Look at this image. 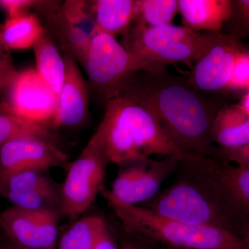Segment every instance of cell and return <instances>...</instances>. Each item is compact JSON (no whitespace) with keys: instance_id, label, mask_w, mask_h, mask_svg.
Here are the masks:
<instances>
[{"instance_id":"6da1fadb","label":"cell","mask_w":249,"mask_h":249,"mask_svg":"<svg viewBox=\"0 0 249 249\" xmlns=\"http://www.w3.org/2000/svg\"><path fill=\"white\" fill-rule=\"evenodd\" d=\"M121 91L145 106L181 150L217 160L211 129L219 103L188 79L155 64L134 73Z\"/></svg>"},{"instance_id":"7a4b0ae2","label":"cell","mask_w":249,"mask_h":249,"mask_svg":"<svg viewBox=\"0 0 249 249\" xmlns=\"http://www.w3.org/2000/svg\"><path fill=\"white\" fill-rule=\"evenodd\" d=\"M214 160L196 154L180 160L173 182L140 206L163 217L241 236L242 227L214 175Z\"/></svg>"},{"instance_id":"3957f363","label":"cell","mask_w":249,"mask_h":249,"mask_svg":"<svg viewBox=\"0 0 249 249\" xmlns=\"http://www.w3.org/2000/svg\"><path fill=\"white\" fill-rule=\"evenodd\" d=\"M99 125L109 162L120 167L148 160L152 155L175 156L182 160L192 154L181 150L155 116L123 91L105 103Z\"/></svg>"},{"instance_id":"277c9868","label":"cell","mask_w":249,"mask_h":249,"mask_svg":"<svg viewBox=\"0 0 249 249\" xmlns=\"http://www.w3.org/2000/svg\"><path fill=\"white\" fill-rule=\"evenodd\" d=\"M101 195L127 233L142 236L173 249H249L243 237L226 229L187 224L124 204L103 186Z\"/></svg>"},{"instance_id":"5b68a950","label":"cell","mask_w":249,"mask_h":249,"mask_svg":"<svg viewBox=\"0 0 249 249\" xmlns=\"http://www.w3.org/2000/svg\"><path fill=\"white\" fill-rule=\"evenodd\" d=\"M210 35L211 32L201 34L184 26L148 27L132 23L123 35V45L140 58L166 67L196 61L209 43Z\"/></svg>"},{"instance_id":"8992f818","label":"cell","mask_w":249,"mask_h":249,"mask_svg":"<svg viewBox=\"0 0 249 249\" xmlns=\"http://www.w3.org/2000/svg\"><path fill=\"white\" fill-rule=\"evenodd\" d=\"M109 163L104 134L99 125L79 157L67 168L60 188L61 214L73 222L89 209L104 186Z\"/></svg>"},{"instance_id":"52a82bcc","label":"cell","mask_w":249,"mask_h":249,"mask_svg":"<svg viewBox=\"0 0 249 249\" xmlns=\"http://www.w3.org/2000/svg\"><path fill=\"white\" fill-rule=\"evenodd\" d=\"M154 65L129 52L115 36L98 31L83 67L90 88L106 103L121 92L134 73Z\"/></svg>"},{"instance_id":"ba28073f","label":"cell","mask_w":249,"mask_h":249,"mask_svg":"<svg viewBox=\"0 0 249 249\" xmlns=\"http://www.w3.org/2000/svg\"><path fill=\"white\" fill-rule=\"evenodd\" d=\"M44 15L48 25V29H46L58 41L65 54L83 65L98 31L89 1H59Z\"/></svg>"},{"instance_id":"9c48e42d","label":"cell","mask_w":249,"mask_h":249,"mask_svg":"<svg viewBox=\"0 0 249 249\" xmlns=\"http://www.w3.org/2000/svg\"><path fill=\"white\" fill-rule=\"evenodd\" d=\"M240 37L231 34L211 33L209 43L196 61L188 78L190 84L201 93L227 89L237 55L243 52Z\"/></svg>"},{"instance_id":"30bf717a","label":"cell","mask_w":249,"mask_h":249,"mask_svg":"<svg viewBox=\"0 0 249 249\" xmlns=\"http://www.w3.org/2000/svg\"><path fill=\"white\" fill-rule=\"evenodd\" d=\"M5 93L4 103L10 112L42 127L49 121L53 124L58 101L36 68L18 71Z\"/></svg>"},{"instance_id":"8fae6325","label":"cell","mask_w":249,"mask_h":249,"mask_svg":"<svg viewBox=\"0 0 249 249\" xmlns=\"http://www.w3.org/2000/svg\"><path fill=\"white\" fill-rule=\"evenodd\" d=\"M68 155L55 142L27 136L0 146V178L20 170L68 168Z\"/></svg>"},{"instance_id":"7c38bea8","label":"cell","mask_w":249,"mask_h":249,"mask_svg":"<svg viewBox=\"0 0 249 249\" xmlns=\"http://www.w3.org/2000/svg\"><path fill=\"white\" fill-rule=\"evenodd\" d=\"M65 76L58 100V108L53 122L55 128L80 125L89 112V88L82 76L76 60L64 55Z\"/></svg>"},{"instance_id":"4fadbf2b","label":"cell","mask_w":249,"mask_h":249,"mask_svg":"<svg viewBox=\"0 0 249 249\" xmlns=\"http://www.w3.org/2000/svg\"><path fill=\"white\" fill-rule=\"evenodd\" d=\"M213 170L226 200L243 231L249 222V169L214 160Z\"/></svg>"},{"instance_id":"5bb4252c","label":"cell","mask_w":249,"mask_h":249,"mask_svg":"<svg viewBox=\"0 0 249 249\" xmlns=\"http://www.w3.org/2000/svg\"><path fill=\"white\" fill-rule=\"evenodd\" d=\"M178 4L184 27L196 32H219L233 11L230 0H178Z\"/></svg>"},{"instance_id":"9a60e30c","label":"cell","mask_w":249,"mask_h":249,"mask_svg":"<svg viewBox=\"0 0 249 249\" xmlns=\"http://www.w3.org/2000/svg\"><path fill=\"white\" fill-rule=\"evenodd\" d=\"M213 142L224 150L240 148L249 143V114L238 106L218 109L211 129Z\"/></svg>"},{"instance_id":"2e32d148","label":"cell","mask_w":249,"mask_h":249,"mask_svg":"<svg viewBox=\"0 0 249 249\" xmlns=\"http://www.w3.org/2000/svg\"><path fill=\"white\" fill-rule=\"evenodd\" d=\"M181 159L175 156L157 160L148 159L142 162L137 180L132 188L128 203L139 206L151 200L160 192V186L176 173Z\"/></svg>"},{"instance_id":"e0dca14e","label":"cell","mask_w":249,"mask_h":249,"mask_svg":"<svg viewBox=\"0 0 249 249\" xmlns=\"http://www.w3.org/2000/svg\"><path fill=\"white\" fill-rule=\"evenodd\" d=\"M0 228L14 245L26 249H42L37 211L8 208L0 213Z\"/></svg>"},{"instance_id":"ac0fdd59","label":"cell","mask_w":249,"mask_h":249,"mask_svg":"<svg viewBox=\"0 0 249 249\" xmlns=\"http://www.w3.org/2000/svg\"><path fill=\"white\" fill-rule=\"evenodd\" d=\"M32 48L35 55L36 70L52 90L58 101L65 79V58L60 53L55 38L45 27Z\"/></svg>"},{"instance_id":"d6986e66","label":"cell","mask_w":249,"mask_h":249,"mask_svg":"<svg viewBox=\"0 0 249 249\" xmlns=\"http://www.w3.org/2000/svg\"><path fill=\"white\" fill-rule=\"evenodd\" d=\"M89 4L98 31L123 36L133 23L136 0H95Z\"/></svg>"},{"instance_id":"ffe728a7","label":"cell","mask_w":249,"mask_h":249,"mask_svg":"<svg viewBox=\"0 0 249 249\" xmlns=\"http://www.w3.org/2000/svg\"><path fill=\"white\" fill-rule=\"evenodd\" d=\"M1 29L8 48L22 50L33 47L45 27L37 14L29 12L8 18Z\"/></svg>"},{"instance_id":"44dd1931","label":"cell","mask_w":249,"mask_h":249,"mask_svg":"<svg viewBox=\"0 0 249 249\" xmlns=\"http://www.w3.org/2000/svg\"><path fill=\"white\" fill-rule=\"evenodd\" d=\"M105 219L89 216L77 219L58 240V249H94L100 228Z\"/></svg>"},{"instance_id":"7402d4cb","label":"cell","mask_w":249,"mask_h":249,"mask_svg":"<svg viewBox=\"0 0 249 249\" xmlns=\"http://www.w3.org/2000/svg\"><path fill=\"white\" fill-rule=\"evenodd\" d=\"M178 12L177 0H136L133 23L148 27L168 25Z\"/></svg>"},{"instance_id":"603a6c76","label":"cell","mask_w":249,"mask_h":249,"mask_svg":"<svg viewBox=\"0 0 249 249\" xmlns=\"http://www.w3.org/2000/svg\"><path fill=\"white\" fill-rule=\"evenodd\" d=\"M55 186L47 170H20L0 178V196L5 197L9 195L29 193Z\"/></svg>"},{"instance_id":"cb8c5ba5","label":"cell","mask_w":249,"mask_h":249,"mask_svg":"<svg viewBox=\"0 0 249 249\" xmlns=\"http://www.w3.org/2000/svg\"><path fill=\"white\" fill-rule=\"evenodd\" d=\"M27 136L40 137L53 142L55 139V136L45 127L24 120L7 109L0 111V146L10 141Z\"/></svg>"},{"instance_id":"d4e9b609","label":"cell","mask_w":249,"mask_h":249,"mask_svg":"<svg viewBox=\"0 0 249 249\" xmlns=\"http://www.w3.org/2000/svg\"><path fill=\"white\" fill-rule=\"evenodd\" d=\"M18 73L10 49L5 44L2 29L0 26V91L6 92Z\"/></svg>"},{"instance_id":"484cf974","label":"cell","mask_w":249,"mask_h":249,"mask_svg":"<svg viewBox=\"0 0 249 249\" xmlns=\"http://www.w3.org/2000/svg\"><path fill=\"white\" fill-rule=\"evenodd\" d=\"M249 89V52H241L235 62L227 89Z\"/></svg>"},{"instance_id":"4316f807","label":"cell","mask_w":249,"mask_h":249,"mask_svg":"<svg viewBox=\"0 0 249 249\" xmlns=\"http://www.w3.org/2000/svg\"><path fill=\"white\" fill-rule=\"evenodd\" d=\"M46 3L47 1L35 0H0V8L11 18L31 12V9L40 13Z\"/></svg>"},{"instance_id":"83f0119b","label":"cell","mask_w":249,"mask_h":249,"mask_svg":"<svg viewBox=\"0 0 249 249\" xmlns=\"http://www.w3.org/2000/svg\"><path fill=\"white\" fill-rule=\"evenodd\" d=\"M217 160L229 162L239 168L249 169V143L240 148L224 150L218 148Z\"/></svg>"},{"instance_id":"f1b7e54d","label":"cell","mask_w":249,"mask_h":249,"mask_svg":"<svg viewBox=\"0 0 249 249\" xmlns=\"http://www.w3.org/2000/svg\"><path fill=\"white\" fill-rule=\"evenodd\" d=\"M119 245L121 249H173L142 236L127 232L119 241Z\"/></svg>"},{"instance_id":"f546056e","label":"cell","mask_w":249,"mask_h":249,"mask_svg":"<svg viewBox=\"0 0 249 249\" xmlns=\"http://www.w3.org/2000/svg\"><path fill=\"white\" fill-rule=\"evenodd\" d=\"M94 249H121L119 242L116 240L106 219L100 228Z\"/></svg>"},{"instance_id":"4dcf8cb0","label":"cell","mask_w":249,"mask_h":249,"mask_svg":"<svg viewBox=\"0 0 249 249\" xmlns=\"http://www.w3.org/2000/svg\"><path fill=\"white\" fill-rule=\"evenodd\" d=\"M232 4L240 21L242 32L249 35V0H237L232 1Z\"/></svg>"},{"instance_id":"1f68e13d","label":"cell","mask_w":249,"mask_h":249,"mask_svg":"<svg viewBox=\"0 0 249 249\" xmlns=\"http://www.w3.org/2000/svg\"><path fill=\"white\" fill-rule=\"evenodd\" d=\"M238 106L247 114H249V89H248V91L244 96V97L242 98V101H241L240 104H238Z\"/></svg>"},{"instance_id":"d6a6232c","label":"cell","mask_w":249,"mask_h":249,"mask_svg":"<svg viewBox=\"0 0 249 249\" xmlns=\"http://www.w3.org/2000/svg\"><path fill=\"white\" fill-rule=\"evenodd\" d=\"M242 236L243 237L244 240L246 241L247 245H249V222L248 224H247L245 229H243V231L242 232Z\"/></svg>"},{"instance_id":"836d02e7","label":"cell","mask_w":249,"mask_h":249,"mask_svg":"<svg viewBox=\"0 0 249 249\" xmlns=\"http://www.w3.org/2000/svg\"><path fill=\"white\" fill-rule=\"evenodd\" d=\"M4 249H23L22 247H18V246L14 245L11 243V245H8L7 247H4Z\"/></svg>"},{"instance_id":"e575fe53","label":"cell","mask_w":249,"mask_h":249,"mask_svg":"<svg viewBox=\"0 0 249 249\" xmlns=\"http://www.w3.org/2000/svg\"><path fill=\"white\" fill-rule=\"evenodd\" d=\"M6 109L7 108H6V105L4 103H0V111L6 110Z\"/></svg>"},{"instance_id":"d590c367","label":"cell","mask_w":249,"mask_h":249,"mask_svg":"<svg viewBox=\"0 0 249 249\" xmlns=\"http://www.w3.org/2000/svg\"><path fill=\"white\" fill-rule=\"evenodd\" d=\"M0 249H4V247H2L1 245H0Z\"/></svg>"}]
</instances>
